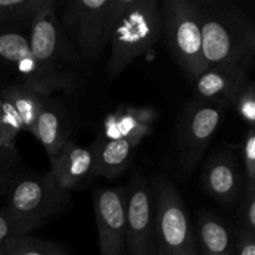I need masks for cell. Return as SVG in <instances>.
<instances>
[{
	"mask_svg": "<svg viewBox=\"0 0 255 255\" xmlns=\"http://www.w3.org/2000/svg\"><path fill=\"white\" fill-rule=\"evenodd\" d=\"M202 47L207 66L251 65L255 55V26L232 0H197Z\"/></svg>",
	"mask_w": 255,
	"mask_h": 255,
	"instance_id": "obj_1",
	"label": "cell"
},
{
	"mask_svg": "<svg viewBox=\"0 0 255 255\" xmlns=\"http://www.w3.org/2000/svg\"><path fill=\"white\" fill-rule=\"evenodd\" d=\"M162 36L157 0H111L109 16L110 57L107 75L114 80Z\"/></svg>",
	"mask_w": 255,
	"mask_h": 255,
	"instance_id": "obj_2",
	"label": "cell"
},
{
	"mask_svg": "<svg viewBox=\"0 0 255 255\" xmlns=\"http://www.w3.org/2000/svg\"><path fill=\"white\" fill-rule=\"evenodd\" d=\"M2 213L12 236H27L44 226L51 217L65 211L71 202L70 192L60 188L51 174L20 173L10 184Z\"/></svg>",
	"mask_w": 255,
	"mask_h": 255,
	"instance_id": "obj_3",
	"label": "cell"
},
{
	"mask_svg": "<svg viewBox=\"0 0 255 255\" xmlns=\"http://www.w3.org/2000/svg\"><path fill=\"white\" fill-rule=\"evenodd\" d=\"M162 35L169 52L191 82L208 69L202 47L201 17L197 0H163L159 4Z\"/></svg>",
	"mask_w": 255,
	"mask_h": 255,
	"instance_id": "obj_4",
	"label": "cell"
},
{
	"mask_svg": "<svg viewBox=\"0 0 255 255\" xmlns=\"http://www.w3.org/2000/svg\"><path fill=\"white\" fill-rule=\"evenodd\" d=\"M158 255H198L197 239L178 188L164 173L151 179Z\"/></svg>",
	"mask_w": 255,
	"mask_h": 255,
	"instance_id": "obj_5",
	"label": "cell"
},
{
	"mask_svg": "<svg viewBox=\"0 0 255 255\" xmlns=\"http://www.w3.org/2000/svg\"><path fill=\"white\" fill-rule=\"evenodd\" d=\"M0 64L14 69L16 84L40 95L49 96L52 92H72L76 89V80L49 71L37 62L25 30L0 27Z\"/></svg>",
	"mask_w": 255,
	"mask_h": 255,
	"instance_id": "obj_6",
	"label": "cell"
},
{
	"mask_svg": "<svg viewBox=\"0 0 255 255\" xmlns=\"http://www.w3.org/2000/svg\"><path fill=\"white\" fill-rule=\"evenodd\" d=\"M111 0H69L59 16L65 34L80 56L97 61L109 45Z\"/></svg>",
	"mask_w": 255,
	"mask_h": 255,
	"instance_id": "obj_7",
	"label": "cell"
},
{
	"mask_svg": "<svg viewBox=\"0 0 255 255\" xmlns=\"http://www.w3.org/2000/svg\"><path fill=\"white\" fill-rule=\"evenodd\" d=\"M29 41L32 56L42 67L55 74L76 80L70 70L71 67L79 66L82 57L60 24L54 0H50L32 20Z\"/></svg>",
	"mask_w": 255,
	"mask_h": 255,
	"instance_id": "obj_8",
	"label": "cell"
},
{
	"mask_svg": "<svg viewBox=\"0 0 255 255\" xmlns=\"http://www.w3.org/2000/svg\"><path fill=\"white\" fill-rule=\"evenodd\" d=\"M126 197V252L129 255H158L156 204L151 179L142 173L132 177Z\"/></svg>",
	"mask_w": 255,
	"mask_h": 255,
	"instance_id": "obj_9",
	"label": "cell"
},
{
	"mask_svg": "<svg viewBox=\"0 0 255 255\" xmlns=\"http://www.w3.org/2000/svg\"><path fill=\"white\" fill-rule=\"evenodd\" d=\"M222 119L223 109L214 105L192 101L184 109L177 133V153L183 176H191L197 168Z\"/></svg>",
	"mask_w": 255,
	"mask_h": 255,
	"instance_id": "obj_10",
	"label": "cell"
},
{
	"mask_svg": "<svg viewBox=\"0 0 255 255\" xmlns=\"http://www.w3.org/2000/svg\"><path fill=\"white\" fill-rule=\"evenodd\" d=\"M94 209L101 255L126 253L125 188H100L94 192Z\"/></svg>",
	"mask_w": 255,
	"mask_h": 255,
	"instance_id": "obj_11",
	"label": "cell"
},
{
	"mask_svg": "<svg viewBox=\"0 0 255 255\" xmlns=\"http://www.w3.org/2000/svg\"><path fill=\"white\" fill-rule=\"evenodd\" d=\"M202 184L206 193L222 206L232 207L241 201L244 178L233 148L224 147L209 157L202 174Z\"/></svg>",
	"mask_w": 255,
	"mask_h": 255,
	"instance_id": "obj_12",
	"label": "cell"
},
{
	"mask_svg": "<svg viewBox=\"0 0 255 255\" xmlns=\"http://www.w3.org/2000/svg\"><path fill=\"white\" fill-rule=\"evenodd\" d=\"M251 65H216L211 66L194 82L193 101L209 104L221 109L232 107L244 84Z\"/></svg>",
	"mask_w": 255,
	"mask_h": 255,
	"instance_id": "obj_13",
	"label": "cell"
},
{
	"mask_svg": "<svg viewBox=\"0 0 255 255\" xmlns=\"http://www.w3.org/2000/svg\"><path fill=\"white\" fill-rule=\"evenodd\" d=\"M50 164L52 179L67 192L82 188L97 177L94 151L71 139L55 156L50 157Z\"/></svg>",
	"mask_w": 255,
	"mask_h": 255,
	"instance_id": "obj_14",
	"label": "cell"
},
{
	"mask_svg": "<svg viewBox=\"0 0 255 255\" xmlns=\"http://www.w3.org/2000/svg\"><path fill=\"white\" fill-rule=\"evenodd\" d=\"M70 133L71 119L66 107L51 95L42 96L32 136L39 139L49 157H52L71 139Z\"/></svg>",
	"mask_w": 255,
	"mask_h": 255,
	"instance_id": "obj_15",
	"label": "cell"
},
{
	"mask_svg": "<svg viewBox=\"0 0 255 255\" xmlns=\"http://www.w3.org/2000/svg\"><path fill=\"white\" fill-rule=\"evenodd\" d=\"M157 112L151 107H121L105 119L101 136L105 139L125 138L138 146L153 129Z\"/></svg>",
	"mask_w": 255,
	"mask_h": 255,
	"instance_id": "obj_16",
	"label": "cell"
},
{
	"mask_svg": "<svg viewBox=\"0 0 255 255\" xmlns=\"http://www.w3.org/2000/svg\"><path fill=\"white\" fill-rule=\"evenodd\" d=\"M137 147L125 138L105 139L99 137L92 149L96 161V176L110 181L121 176L133 161Z\"/></svg>",
	"mask_w": 255,
	"mask_h": 255,
	"instance_id": "obj_17",
	"label": "cell"
},
{
	"mask_svg": "<svg viewBox=\"0 0 255 255\" xmlns=\"http://www.w3.org/2000/svg\"><path fill=\"white\" fill-rule=\"evenodd\" d=\"M197 242L202 255H234L231 232L211 211H201L197 219Z\"/></svg>",
	"mask_w": 255,
	"mask_h": 255,
	"instance_id": "obj_18",
	"label": "cell"
},
{
	"mask_svg": "<svg viewBox=\"0 0 255 255\" xmlns=\"http://www.w3.org/2000/svg\"><path fill=\"white\" fill-rule=\"evenodd\" d=\"M0 95L4 96L7 101L11 104V106L16 110L24 125L25 131L30 132L32 134L34 132L35 122H36L37 115H39L40 106H41L42 96L27 87L22 86L20 84H11L2 87L0 90Z\"/></svg>",
	"mask_w": 255,
	"mask_h": 255,
	"instance_id": "obj_19",
	"label": "cell"
},
{
	"mask_svg": "<svg viewBox=\"0 0 255 255\" xmlns=\"http://www.w3.org/2000/svg\"><path fill=\"white\" fill-rule=\"evenodd\" d=\"M50 0H0V27L26 29Z\"/></svg>",
	"mask_w": 255,
	"mask_h": 255,
	"instance_id": "obj_20",
	"label": "cell"
},
{
	"mask_svg": "<svg viewBox=\"0 0 255 255\" xmlns=\"http://www.w3.org/2000/svg\"><path fill=\"white\" fill-rule=\"evenodd\" d=\"M4 255H69L66 249L52 242L29 236H11L5 242Z\"/></svg>",
	"mask_w": 255,
	"mask_h": 255,
	"instance_id": "obj_21",
	"label": "cell"
},
{
	"mask_svg": "<svg viewBox=\"0 0 255 255\" xmlns=\"http://www.w3.org/2000/svg\"><path fill=\"white\" fill-rule=\"evenodd\" d=\"M21 131L25 129L19 114L5 97L0 95V146L16 148L15 139Z\"/></svg>",
	"mask_w": 255,
	"mask_h": 255,
	"instance_id": "obj_22",
	"label": "cell"
},
{
	"mask_svg": "<svg viewBox=\"0 0 255 255\" xmlns=\"http://www.w3.org/2000/svg\"><path fill=\"white\" fill-rule=\"evenodd\" d=\"M232 107L249 127H255V85L247 77L238 91Z\"/></svg>",
	"mask_w": 255,
	"mask_h": 255,
	"instance_id": "obj_23",
	"label": "cell"
},
{
	"mask_svg": "<svg viewBox=\"0 0 255 255\" xmlns=\"http://www.w3.org/2000/svg\"><path fill=\"white\" fill-rule=\"evenodd\" d=\"M21 159L16 148L0 146V193H6L10 184L21 173Z\"/></svg>",
	"mask_w": 255,
	"mask_h": 255,
	"instance_id": "obj_24",
	"label": "cell"
},
{
	"mask_svg": "<svg viewBox=\"0 0 255 255\" xmlns=\"http://www.w3.org/2000/svg\"><path fill=\"white\" fill-rule=\"evenodd\" d=\"M244 167V189H255V127H249L241 144Z\"/></svg>",
	"mask_w": 255,
	"mask_h": 255,
	"instance_id": "obj_25",
	"label": "cell"
},
{
	"mask_svg": "<svg viewBox=\"0 0 255 255\" xmlns=\"http://www.w3.org/2000/svg\"><path fill=\"white\" fill-rule=\"evenodd\" d=\"M237 232L255 236V189H244L237 213Z\"/></svg>",
	"mask_w": 255,
	"mask_h": 255,
	"instance_id": "obj_26",
	"label": "cell"
},
{
	"mask_svg": "<svg viewBox=\"0 0 255 255\" xmlns=\"http://www.w3.org/2000/svg\"><path fill=\"white\" fill-rule=\"evenodd\" d=\"M234 255H255V236L237 232Z\"/></svg>",
	"mask_w": 255,
	"mask_h": 255,
	"instance_id": "obj_27",
	"label": "cell"
},
{
	"mask_svg": "<svg viewBox=\"0 0 255 255\" xmlns=\"http://www.w3.org/2000/svg\"><path fill=\"white\" fill-rule=\"evenodd\" d=\"M11 236L12 232L9 226V222L5 218L4 213L0 211V255L5 254V242Z\"/></svg>",
	"mask_w": 255,
	"mask_h": 255,
	"instance_id": "obj_28",
	"label": "cell"
},
{
	"mask_svg": "<svg viewBox=\"0 0 255 255\" xmlns=\"http://www.w3.org/2000/svg\"><path fill=\"white\" fill-rule=\"evenodd\" d=\"M122 255H129L128 253H127V252H126V253H125V254H122Z\"/></svg>",
	"mask_w": 255,
	"mask_h": 255,
	"instance_id": "obj_29",
	"label": "cell"
}]
</instances>
